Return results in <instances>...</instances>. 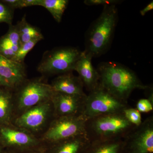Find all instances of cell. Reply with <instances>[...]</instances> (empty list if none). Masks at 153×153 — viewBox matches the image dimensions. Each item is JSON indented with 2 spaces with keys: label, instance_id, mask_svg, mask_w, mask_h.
<instances>
[{
  "label": "cell",
  "instance_id": "cell-9",
  "mask_svg": "<svg viewBox=\"0 0 153 153\" xmlns=\"http://www.w3.org/2000/svg\"><path fill=\"white\" fill-rule=\"evenodd\" d=\"M0 141L4 149H32L44 146L32 135L10 125L0 126Z\"/></svg>",
  "mask_w": 153,
  "mask_h": 153
},
{
  "label": "cell",
  "instance_id": "cell-25",
  "mask_svg": "<svg viewBox=\"0 0 153 153\" xmlns=\"http://www.w3.org/2000/svg\"><path fill=\"white\" fill-rule=\"evenodd\" d=\"M121 1L118 0H85L84 3L87 6H98L102 5L103 6L116 5L121 3Z\"/></svg>",
  "mask_w": 153,
  "mask_h": 153
},
{
  "label": "cell",
  "instance_id": "cell-3",
  "mask_svg": "<svg viewBox=\"0 0 153 153\" xmlns=\"http://www.w3.org/2000/svg\"><path fill=\"white\" fill-rule=\"evenodd\" d=\"M136 126L121 113L104 115L86 120L85 134L89 141L123 140Z\"/></svg>",
  "mask_w": 153,
  "mask_h": 153
},
{
  "label": "cell",
  "instance_id": "cell-29",
  "mask_svg": "<svg viewBox=\"0 0 153 153\" xmlns=\"http://www.w3.org/2000/svg\"><path fill=\"white\" fill-rule=\"evenodd\" d=\"M0 86L9 88H11L8 83L6 82L5 79L1 75H0Z\"/></svg>",
  "mask_w": 153,
  "mask_h": 153
},
{
  "label": "cell",
  "instance_id": "cell-5",
  "mask_svg": "<svg viewBox=\"0 0 153 153\" xmlns=\"http://www.w3.org/2000/svg\"><path fill=\"white\" fill-rule=\"evenodd\" d=\"M128 107V103L111 95L99 84L86 94L82 115L87 120L99 116L121 113Z\"/></svg>",
  "mask_w": 153,
  "mask_h": 153
},
{
  "label": "cell",
  "instance_id": "cell-7",
  "mask_svg": "<svg viewBox=\"0 0 153 153\" xmlns=\"http://www.w3.org/2000/svg\"><path fill=\"white\" fill-rule=\"evenodd\" d=\"M86 120L82 115L55 117L43 140L51 144L85 134Z\"/></svg>",
  "mask_w": 153,
  "mask_h": 153
},
{
  "label": "cell",
  "instance_id": "cell-23",
  "mask_svg": "<svg viewBox=\"0 0 153 153\" xmlns=\"http://www.w3.org/2000/svg\"><path fill=\"white\" fill-rule=\"evenodd\" d=\"M13 18V10L0 1V23L12 25Z\"/></svg>",
  "mask_w": 153,
  "mask_h": 153
},
{
  "label": "cell",
  "instance_id": "cell-12",
  "mask_svg": "<svg viewBox=\"0 0 153 153\" xmlns=\"http://www.w3.org/2000/svg\"><path fill=\"white\" fill-rule=\"evenodd\" d=\"M93 57L85 50L82 51L74 67L79 74L84 87L88 92L97 88L100 84V75L92 64Z\"/></svg>",
  "mask_w": 153,
  "mask_h": 153
},
{
  "label": "cell",
  "instance_id": "cell-20",
  "mask_svg": "<svg viewBox=\"0 0 153 153\" xmlns=\"http://www.w3.org/2000/svg\"><path fill=\"white\" fill-rule=\"evenodd\" d=\"M68 2V0H39L38 6L47 9L55 21L60 23Z\"/></svg>",
  "mask_w": 153,
  "mask_h": 153
},
{
  "label": "cell",
  "instance_id": "cell-17",
  "mask_svg": "<svg viewBox=\"0 0 153 153\" xmlns=\"http://www.w3.org/2000/svg\"><path fill=\"white\" fill-rule=\"evenodd\" d=\"M123 140L89 141L79 153H121Z\"/></svg>",
  "mask_w": 153,
  "mask_h": 153
},
{
  "label": "cell",
  "instance_id": "cell-10",
  "mask_svg": "<svg viewBox=\"0 0 153 153\" xmlns=\"http://www.w3.org/2000/svg\"><path fill=\"white\" fill-rule=\"evenodd\" d=\"M52 113L53 114V107L50 100L24 111L16 119L15 124L26 130L38 131L44 126Z\"/></svg>",
  "mask_w": 153,
  "mask_h": 153
},
{
  "label": "cell",
  "instance_id": "cell-4",
  "mask_svg": "<svg viewBox=\"0 0 153 153\" xmlns=\"http://www.w3.org/2000/svg\"><path fill=\"white\" fill-rule=\"evenodd\" d=\"M82 51L73 47H58L45 52L37 70L43 74H64L74 71Z\"/></svg>",
  "mask_w": 153,
  "mask_h": 153
},
{
  "label": "cell",
  "instance_id": "cell-2",
  "mask_svg": "<svg viewBox=\"0 0 153 153\" xmlns=\"http://www.w3.org/2000/svg\"><path fill=\"white\" fill-rule=\"evenodd\" d=\"M118 19L114 5L104 6L100 16L88 28L85 36V52L92 57L101 56L110 46Z\"/></svg>",
  "mask_w": 153,
  "mask_h": 153
},
{
  "label": "cell",
  "instance_id": "cell-24",
  "mask_svg": "<svg viewBox=\"0 0 153 153\" xmlns=\"http://www.w3.org/2000/svg\"><path fill=\"white\" fill-rule=\"evenodd\" d=\"M136 108L140 113L151 112L153 110V103L147 99H141L137 102Z\"/></svg>",
  "mask_w": 153,
  "mask_h": 153
},
{
  "label": "cell",
  "instance_id": "cell-14",
  "mask_svg": "<svg viewBox=\"0 0 153 153\" xmlns=\"http://www.w3.org/2000/svg\"><path fill=\"white\" fill-rule=\"evenodd\" d=\"M50 85L56 92L79 95L86 94L83 91L84 86L81 79L72 72L59 75L53 79Z\"/></svg>",
  "mask_w": 153,
  "mask_h": 153
},
{
  "label": "cell",
  "instance_id": "cell-30",
  "mask_svg": "<svg viewBox=\"0 0 153 153\" xmlns=\"http://www.w3.org/2000/svg\"><path fill=\"white\" fill-rule=\"evenodd\" d=\"M4 148L3 147L0 141V153H2L3 151H4Z\"/></svg>",
  "mask_w": 153,
  "mask_h": 153
},
{
  "label": "cell",
  "instance_id": "cell-11",
  "mask_svg": "<svg viewBox=\"0 0 153 153\" xmlns=\"http://www.w3.org/2000/svg\"><path fill=\"white\" fill-rule=\"evenodd\" d=\"M86 96L55 91L51 100L55 117L82 115Z\"/></svg>",
  "mask_w": 153,
  "mask_h": 153
},
{
  "label": "cell",
  "instance_id": "cell-8",
  "mask_svg": "<svg viewBox=\"0 0 153 153\" xmlns=\"http://www.w3.org/2000/svg\"><path fill=\"white\" fill-rule=\"evenodd\" d=\"M121 153H153V117L147 118L123 139Z\"/></svg>",
  "mask_w": 153,
  "mask_h": 153
},
{
  "label": "cell",
  "instance_id": "cell-16",
  "mask_svg": "<svg viewBox=\"0 0 153 153\" xmlns=\"http://www.w3.org/2000/svg\"><path fill=\"white\" fill-rule=\"evenodd\" d=\"M9 26L7 33L0 38V55L12 59L22 44L16 25Z\"/></svg>",
  "mask_w": 153,
  "mask_h": 153
},
{
  "label": "cell",
  "instance_id": "cell-15",
  "mask_svg": "<svg viewBox=\"0 0 153 153\" xmlns=\"http://www.w3.org/2000/svg\"><path fill=\"white\" fill-rule=\"evenodd\" d=\"M85 134L44 146V153H79L89 143Z\"/></svg>",
  "mask_w": 153,
  "mask_h": 153
},
{
  "label": "cell",
  "instance_id": "cell-22",
  "mask_svg": "<svg viewBox=\"0 0 153 153\" xmlns=\"http://www.w3.org/2000/svg\"><path fill=\"white\" fill-rule=\"evenodd\" d=\"M123 113L126 119L134 126H139L142 123L141 114L136 108L129 107L124 110Z\"/></svg>",
  "mask_w": 153,
  "mask_h": 153
},
{
  "label": "cell",
  "instance_id": "cell-21",
  "mask_svg": "<svg viewBox=\"0 0 153 153\" xmlns=\"http://www.w3.org/2000/svg\"><path fill=\"white\" fill-rule=\"evenodd\" d=\"M41 39H35L22 44L19 48L15 56L11 60L19 63H24L25 57L28 53L36 46V44L41 41Z\"/></svg>",
  "mask_w": 153,
  "mask_h": 153
},
{
  "label": "cell",
  "instance_id": "cell-27",
  "mask_svg": "<svg viewBox=\"0 0 153 153\" xmlns=\"http://www.w3.org/2000/svg\"><path fill=\"white\" fill-rule=\"evenodd\" d=\"M1 1L13 10L25 7L23 0H2Z\"/></svg>",
  "mask_w": 153,
  "mask_h": 153
},
{
  "label": "cell",
  "instance_id": "cell-13",
  "mask_svg": "<svg viewBox=\"0 0 153 153\" xmlns=\"http://www.w3.org/2000/svg\"><path fill=\"white\" fill-rule=\"evenodd\" d=\"M0 75L8 83L11 89L17 88L26 79L25 64L0 55Z\"/></svg>",
  "mask_w": 153,
  "mask_h": 153
},
{
  "label": "cell",
  "instance_id": "cell-18",
  "mask_svg": "<svg viewBox=\"0 0 153 153\" xmlns=\"http://www.w3.org/2000/svg\"><path fill=\"white\" fill-rule=\"evenodd\" d=\"M11 89L0 86V126L10 125L14 101Z\"/></svg>",
  "mask_w": 153,
  "mask_h": 153
},
{
  "label": "cell",
  "instance_id": "cell-1",
  "mask_svg": "<svg viewBox=\"0 0 153 153\" xmlns=\"http://www.w3.org/2000/svg\"><path fill=\"white\" fill-rule=\"evenodd\" d=\"M97 70L100 85L124 102L128 103V100L135 89L146 90L149 87L141 81L134 71L117 62L108 61L100 63Z\"/></svg>",
  "mask_w": 153,
  "mask_h": 153
},
{
  "label": "cell",
  "instance_id": "cell-28",
  "mask_svg": "<svg viewBox=\"0 0 153 153\" xmlns=\"http://www.w3.org/2000/svg\"><path fill=\"white\" fill-rule=\"evenodd\" d=\"M153 1H151L150 3L144 8L143 10L140 11V14L142 16H144L147 13H148L149 11L153 10Z\"/></svg>",
  "mask_w": 153,
  "mask_h": 153
},
{
  "label": "cell",
  "instance_id": "cell-26",
  "mask_svg": "<svg viewBox=\"0 0 153 153\" xmlns=\"http://www.w3.org/2000/svg\"><path fill=\"white\" fill-rule=\"evenodd\" d=\"M44 146L38 149L28 150H13L4 149L2 153H44Z\"/></svg>",
  "mask_w": 153,
  "mask_h": 153
},
{
  "label": "cell",
  "instance_id": "cell-19",
  "mask_svg": "<svg viewBox=\"0 0 153 153\" xmlns=\"http://www.w3.org/2000/svg\"><path fill=\"white\" fill-rule=\"evenodd\" d=\"M16 25L22 44L35 39H44V36L39 29L27 22L25 15Z\"/></svg>",
  "mask_w": 153,
  "mask_h": 153
},
{
  "label": "cell",
  "instance_id": "cell-6",
  "mask_svg": "<svg viewBox=\"0 0 153 153\" xmlns=\"http://www.w3.org/2000/svg\"><path fill=\"white\" fill-rule=\"evenodd\" d=\"M16 88L17 108L23 112L33 107L50 101L55 92L50 84L40 78L26 79Z\"/></svg>",
  "mask_w": 153,
  "mask_h": 153
}]
</instances>
